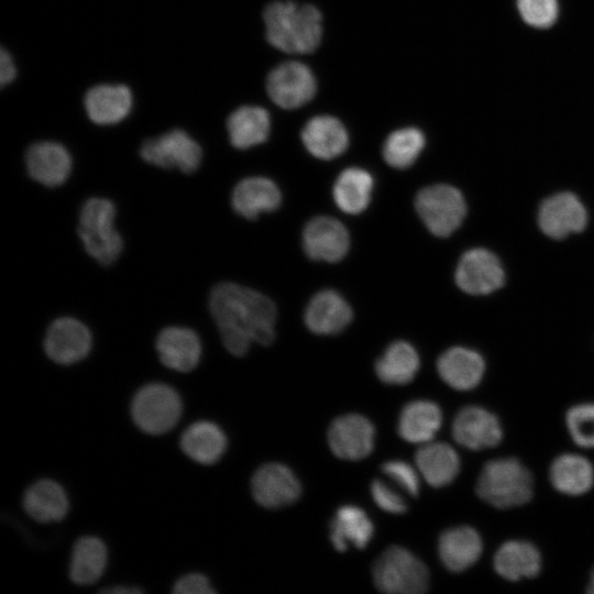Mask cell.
Here are the masks:
<instances>
[{"label":"cell","mask_w":594,"mask_h":594,"mask_svg":"<svg viewBox=\"0 0 594 594\" xmlns=\"http://www.w3.org/2000/svg\"><path fill=\"white\" fill-rule=\"evenodd\" d=\"M571 439L582 448L594 449V403L578 404L565 414Z\"/></svg>","instance_id":"8d00e7d4"},{"label":"cell","mask_w":594,"mask_h":594,"mask_svg":"<svg viewBox=\"0 0 594 594\" xmlns=\"http://www.w3.org/2000/svg\"><path fill=\"white\" fill-rule=\"evenodd\" d=\"M453 439L469 450L496 447L503 439L498 418L488 409L471 405L462 408L452 422Z\"/></svg>","instance_id":"4fadbf2b"},{"label":"cell","mask_w":594,"mask_h":594,"mask_svg":"<svg viewBox=\"0 0 594 594\" xmlns=\"http://www.w3.org/2000/svg\"><path fill=\"white\" fill-rule=\"evenodd\" d=\"M301 140L307 151L317 158L331 160L341 155L349 145L344 125L334 117L311 118L301 131Z\"/></svg>","instance_id":"7402d4cb"},{"label":"cell","mask_w":594,"mask_h":594,"mask_svg":"<svg viewBox=\"0 0 594 594\" xmlns=\"http://www.w3.org/2000/svg\"><path fill=\"white\" fill-rule=\"evenodd\" d=\"M538 223L546 235L560 240L581 232L587 224V212L575 195L558 193L542 201Z\"/></svg>","instance_id":"5bb4252c"},{"label":"cell","mask_w":594,"mask_h":594,"mask_svg":"<svg viewBox=\"0 0 594 594\" xmlns=\"http://www.w3.org/2000/svg\"><path fill=\"white\" fill-rule=\"evenodd\" d=\"M517 8L522 20L538 29L551 26L559 12L557 0H517Z\"/></svg>","instance_id":"74e56055"},{"label":"cell","mask_w":594,"mask_h":594,"mask_svg":"<svg viewBox=\"0 0 594 594\" xmlns=\"http://www.w3.org/2000/svg\"><path fill=\"white\" fill-rule=\"evenodd\" d=\"M382 471L409 495H418L419 477L413 465L402 460H391L382 464Z\"/></svg>","instance_id":"f35d334b"},{"label":"cell","mask_w":594,"mask_h":594,"mask_svg":"<svg viewBox=\"0 0 594 594\" xmlns=\"http://www.w3.org/2000/svg\"><path fill=\"white\" fill-rule=\"evenodd\" d=\"M352 318L353 312L348 301L332 289L317 293L310 299L304 315L307 328L321 336L341 332Z\"/></svg>","instance_id":"e0dca14e"},{"label":"cell","mask_w":594,"mask_h":594,"mask_svg":"<svg viewBox=\"0 0 594 594\" xmlns=\"http://www.w3.org/2000/svg\"><path fill=\"white\" fill-rule=\"evenodd\" d=\"M227 128L231 144L245 150L266 141L271 130L270 114L264 108L244 106L230 114Z\"/></svg>","instance_id":"d6a6232c"},{"label":"cell","mask_w":594,"mask_h":594,"mask_svg":"<svg viewBox=\"0 0 594 594\" xmlns=\"http://www.w3.org/2000/svg\"><path fill=\"white\" fill-rule=\"evenodd\" d=\"M282 195L276 184L265 177H249L241 180L233 189L231 204L240 216L256 219L261 212L277 209Z\"/></svg>","instance_id":"d4e9b609"},{"label":"cell","mask_w":594,"mask_h":594,"mask_svg":"<svg viewBox=\"0 0 594 594\" xmlns=\"http://www.w3.org/2000/svg\"><path fill=\"white\" fill-rule=\"evenodd\" d=\"M454 278L464 293L487 295L504 285L505 273L495 254L485 249H472L460 258Z\"/></svg>","instance_id":"30bf717a"},{"label":"cell","mask_w":594,"mask_h":594,"mask_svg":"<svg viewBox=\"0 0 594 594\" xmlns=\"http://www.w3.org/2000/svg\"><path fill=\"white\" fill-rule=\"evenodd\" d=\"M587 593L594 594V568L591 571L590 582L586 588Z\"/></svg>","instance_id":"ee69618b"},{"label":"cell","mask_w":594,"mask_h":594,"mask_svg":"<svg viewBox=\"0 0 594 594\" xmlns=\"http://www.w3.org/2000/svg\"><path fill=\"white\" fill-rule=\"evenodd\" d=\"M156 351L166 367L178 372H189L199 363L201 342L191 329L168 327L157 336Z\"/></svg>","instance_id":"ac0fdd59"},{"label":"cell","mask_w":594,"mask_h":594,"mask_svg":"<svg viewBox=\"0 0 594 594\" xmlns=\"http://www.w3.org/2000/svg\"><path fill=\"white\" fill-rule=\"evenodd\" d=\"M25 162L30 176L48 187L65 183L72 170L70 154L55 142H38L31 145Z\"/></svg>","instance_id":"ffe728a7"},{"label":"cell","mask_w":594,"mask_h":594,"mask_svg":"<svg viewBox=\"0 0 594 594\" xmlns=\"http://www.w3.org/2000/svg\"><path fill=\"white\" fill-rule=\"evenodd\" d=\"M263 19L268 43L282 52L307 54L321 42L322 15L312 4L275 1L265 8Z\"/></svg>","instance_id":"7a4b0ae2"},{"label":"cell","mask_w":594,"mask_h":594,"mask_svg":"<svg viewBox=\"0 0 594 594\" xmlns=\"http://www.w3.org/2000/svg\"><path fill=\"white\" fill-rule=\"evenodd\" d=\"M266 90L278 107L296 109L315 97L317 82L308 66L299 62H286L268 74Z\"/></svg>","instance_id":"9c48e42d"},{"label":"cell","mask_w":594,"mask_h":594,"mask_svg":"<svg viewBox=\"0 0 594 594\" xmlns=\"http://www.w3.org/2000/svg\"><path fill=\"white\" fill-rule=\"evenodd\" d=\"M349 245L348 230L332 217H316L302 231L304 250L315 261L338 262L345 256Z\"/></svg>","instance_id":"2e32d148"},{"label":"cell","mask_w":594,"mask_h":594,"mask_svg":"<svg viewBox=\"0 0 594 594\" xmlns=\"http://www.w3.org/2000/svg\"><path fill=\"white\" fill-rule=\"evenodd\" d=\"M441 380L457 391H470L482 381L485 363L476 351L454 346L444 351L437 361Z\"/></svg>","instance_id":"d6986e66"},{"label":"cell","mask_w":594,"mask_h":594,"mask_svg":"<svg viewBox=\"0 0 594 594\" xmlns=\"http://www.w3.org/2000/svg\"><path fill=\"white\" fill-rule=\"evenodd\" d=\"M209 309L223 345L235 356L246 354L252 342L270 345L274 341L276 307L254 289L220 283L210 293Z\"/></svg>","instance_id":"6da1fadb"},{"label":"cell","mask_w":594,"mask_h":594,"mask_svg":"<svg viewBox=\"0 0 594 594\" xmlns=\"http://www.w3.org/2000/svg\"><path fill=\"white\" fill-rule=\"evenodd\" d=\"M15 74H16L15 66L10 54L4 48H1V54H0L1 86H4L11 82L13 78L15 77Z\"/></svg>","instance_id":"b9f144b4"},{"label":"cell","mask_w":594,"mask_h":594,"mask_svg":"<svg viewBox=\"0 0 594 594\" xmlns=\"http://www.w3.org/2000/svg\"><path fill=\"white\" fill-rule=\"evenodd\" d=\"M227 437L222 429L208 420H200L186 428L180 437L183 452L200 464L218 462L227 449Z\"/></svg>","instance_id":"4316f807"},{"label":"cell","mask_w":594,"mask_h":594,"mask_svg":"<svg viewBox=\"0 0 594 594\" xmlns=\"http://www.w3.org/2000/svg\"><path fill=\"white\" fill-rule=\"evenodd\" d=\"M493 564L499 576L515 582L537 576L541 570V556L529 541L507 540L495 552Z\"/></svg>","instance_id":"603a6c76"},{"label":"cell","mask_w":594,"mask_h":594,"mask_svg":"<svg viewBox=\"0 0 594 594\" xmlns=\"http://www.w3.org/2000/svg\"><path fill=\"white\" fill-rule=\"evenodd\" d=\"M102 592L108 593V594H135V593H141L142 590L135 586L116 585V586L103 588Z\"/></svg>","instance_id":"7bdbcfd3"},{"label":"cell","mask_w":594,"mask_h":594,"mask_svg":"<svg viewBox=\"0 0 594 594\" xmlns=\"http://www.w3.org/2000/svg\"><path fill=\"white\" fill-rule=\"evenodd\" d=\"M416 210L435 235H451L463 222L466 205L459 189L437 184L422 188L416 196Z\"/></svg>","instance_id":"52a82bcc"},{"label":"cell","mask_w":594,"mask_h":594,"mask_svg":"<svg viewBox=\"0 0 594 594\" xmlns=\"http://www.w3.org/2000/svg\"><path fill=\"white\" fill-rule=\"evenodd\" d=\"M372 189L371 174L359 167H350L338 176L333 186V199L343 212L358 215L367 208Z\"/></svg>","instance_id":"e575fe53"},{"label":"cell","mask_w":594,"mask_h":594,"mask_svg":"<svg viewBox=\"0 0 594 594\" xmlns=\"http://www.w3.org/2000/svg\"><path fill=\"white\" fill-rule=\"evenodd\" d=\"M475 491L482 501L495 508L518 507L531 499L534 477L518 459L498 458L483 466Z\"/></svg>","instance_id":"3957f363"},{"label":"cell","mask_w":594,"mask_h":594,"mask_svg":"<svg viewBox=\"0 0 594 594\" xmlns=\"http://www.w3.org/2000/svg\"><path fill=\"white\" fill-rule=\"evenodd\" d=\"M554 490L568 496L587 493L594 484V468L584 457L575 453L558 455L549 469Z\"/></svg>","instance_id":"f546056e"},{"label":"cell","mask_w":594,"mask_h":594,"mask_svg":"<svg viewBox=\"0 0 594 594\" xmlns=\"http://www.w3.org/2000/svg\"><path fill=\"white\" fill-rule=\"evenodd\" d=\"M91 344L92 338L88 328L69 317L53 321L44 339L47 356L63 365H70L85 359Z\"/></svg>","instance_id":"9a60e30c"},{"label":"cell","mask_w":594,"mask_h":594,"mask_svg":"<svg viewBox=\"0 0 594 594\" xmlns=\"http://www.w3.org/2000/svg\"><path fill=\"white\" fill-rule=\"evenodd\" d=\"M375 586L389 594H420L429 587V571L409 550L392 546L372 568Z\"/></svg>","instance_id":"5b68a950"},{"label":"cell","mask_w":594,"mask_h":594,"mask_svg":"<svg viewBox=\"0 0 594 594\" xmlns=\"http://www.w3.org/2000/svg\"><path fill=\"white\" fill-rule=\"evenodd\" d=\"M441 425V408L435 402L418 399L402 409L397 432L407 442L424 444L435 438Z\"/></svg>","instance_id":"484cf974"},{"label":"cell","mask_w":594,"mask_h":594,"mask_svg":"<svg viewBox=\"0 0 594 594\" xmlns=\"http://www.w3.org/2000/svg\"><path fill=\"white\" fill-rule=\"evenodd\" d=\"M415 461L425 481L433 487L449 485L460 471L457 451L444 442L424 443L418 449Z\"/></svg>","instance_id":"83f0119b"},{"label":"cell","mask_w":594,"mask_h":594,"mask_svg":"<svg viewBox=\"0 0 594 594\" xmlns=\"http://www.w3.org/2000/svg\"><path fill=\"white\" fill-rule=\"evenodd\" d=\"M371 494L375 504L387 513L396 515L407 510V504L402 496L381 480L371 483Z\"/></svg>","instance_id":"ab89813d"},{"label":"cell","mask_w":594,"mask_h":594,"mask_svg":"<svg viewBox=\"0 0 594 594\" xmlns=\"http://www.w3.org/2000/svg\"><path fill=\"white\" fill-rule=\"evenodd\" d=\"M173 592L176 594H213L216 591L206 575L193 572L179 578L173 586Z\"/></svg>","instance_id":"60d3db41"},{"label":"cell","mask_w":594,"mask_h":594,"mask_svg":"<svg viewBox=\"0 0 594 594\" xmlns=\"http://www.w3.org/2000/svg\"><path fill=\"white\" fill-rule=\"evenodd\" d=\"M375 428L364 416L348 414L336 418L328 430V442L334 455L343 460H361L374 448Z\"/></svg>","instance_id":"8fae6325"},{"label":"cell","mask_w":594,"mask_h":594,"mask_svg":"<svg viewBox=\"0 0 594 594\" xmlns=\"http://www.w3.org/2000/svg\"><path fill=\"white\" fill-rule=\"evenodd\" d=\"M425 135L417 128H403L391 133L383 145V157L392 167L411 166L425 147Z\"/></svg>","instance_id":"d590c367"},{"label":"cell","mask_w":594,"mask_h":594,"mask_svg":"<svg viewBox=\"0 0 594 594\" xmlns=\"http://www.w3.org/2000/svg\"><path fill=\"white\" fill-rule=\"evenodd\" d=\"M182 410L178 393L163 383L144 385L135 393L131 404L134 424L148 435H162L173 429Z\"/></svg>","instance_id":"8992f818"},{"label":"cell","mask_w":594,"mask_h":594,"mask_svg":"<svg viewBox=\"0 0 594 594\" xmlns=\"http://www.w3.org/2000/svg\"><path fill=\"white\" fill-rule=\"evenodd\" d=\"M114 217V205L106 198H90L80 210L78 235L87 253L102 265L113 263L123 249Z\"/></svg>","instance_id":"277c9868"},{"label":"cell","mask_w":594,"mask_h":594,"mask_svg":"<svg viewBox=\"0 0 594 594\" xmlns=\"http://www.w3.org/2000/svg\"><path fill=\"white\" fill-rule=\"evenodd\" d=\"M85 108L95 123L113 124L129 114L132 94L123 85H99L86 94Z\"/></svg>","instance_id":"f1b7e54d"},{"label":"cell","mask_w":594,"mask_h":594,"mask_svg":"<svg viewBox=\"0 0 594 594\" xmlns=\"http://www.w3.org/2000/svg\"><path fill=\"white\" fill-rule=\"evenodd\" d=\"M141 156L150 164L162 168L177 167L189 174L199 167L202 151L185 131L175 129L146 140L141 146Z\"/></svg>","instance_id":"ba28073f"},{"label":"cell","mask_w":594,"mask_h":594,"mask_svg":"<svg viewBox=\"0 0 594 594\" xmlns=\"http://www.w3.org/2000/svg\"><path fill=\"white\" fill-rule=\"evenodd\" d=\"M374 534V526L363 509L354 505L341 506L330 522V541L343 552L349 543L365 548Z\"/></svg>","instance_id":"4dcf8cb0"},{"label":"cell","mask_w":594,"mask_h":594,"mask_svg":"<svg viewBox=\"0 0 594 594\" xmlns=\"http://www.w3.org/2000/svg\"><path fill=\"white\" fill-rule=\"evenodd\" d=\"M22 505L25 513L38 522L59 521L69 510L65 490L48 479L31 484L23 495Z\"/></svg>","instance_id":"cb8c5ba5"},{"label":"cell","mask_w":594,"mask_h":594,"mask_svg":"<svg viewBox=\"0 0 594 594\" xmlns=\"http://www.w3.org/2000/svg\"><path fill=\"white\" fill-rule=\"evenodd\" d=\"M107 559V548L101 539L95 536L79 538L70 556V580L78 585L97 582L106 570Z\"/></svg>","instance_id":"1f68e13d"},{"label":"cell","mask_w":594,"mask_h":594,"mask_svg":"<svg viewBox=\"0 0 594 594\" xmlns=\"http://www.w3.org/2000/svg\"><path fill=\"white\" fill-rule=\"evenodd\" d=\"M251 491L261 506L275 509L296 502L300 496L301 485L288 466L266 463L254 473Z\"/></svg>","instance_id":"7c38bea8"},{"label":"cell","mask_w":594,"mask_h":594,"mask_svg":"<svg viewBox=\"0 0 594 594\" xmlns=\"http://www.w3.org/2000/svg\"><path fill=\"white\" fill-rule=\"evenodd\" d=\"M419 365L416 349L410 343L399 340L389 344L377 359L375 373L385 384L405 385L415 378Z\"/></svg>","instance_id":"836d02e7"},{"label":"cell","mask_w":594,"mask_h":594,"mask_svg":"<svg viewBox=\"0 0 594 594\" xmlns=\"http://www.w3.org/2000/svg\"><path fill=\"white\" fill-rule=\"evenodd\" d=\"M482 551V538L473 527H452L439 537V558L449 571H465L479 561Z\"/></svg>","instance_id":"44dd1931"}]
</instances>
